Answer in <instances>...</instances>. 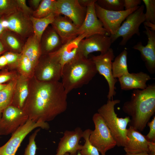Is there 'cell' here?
Instances as JSON below:
<instances>
[{
  "label": "cell",
  "instance_id": "50",
  "mask_svg": "<svg viewBox=\"0 0 155 155\" xmlns=\"http://www.w3.org/2000/svg\"><path fill=\"white\" fill-rule=\"evenodd\" d=\"M2 113L1 112H0V119L1 118L2 116Z\"/></svg>",
  "mask_w": 155,
  "mask_h": 155
},
{
  "label": "cell",
  "instance_id": "42",
  "mask_svg": "<svg viewBox=\"0 0 155 155\" xmlns=\"http://www.w3.org/2000/svg\"><path fill=\"white\" fill-rule=\"evenodd\" d=\"M41 1V0H30L28 1L31 6L35 10L38 8Z\"/></svg>",
  "mask_w": 155,
  "mask_h": 155
},
{
  "label": "cell",
  "instance_id": "16",
  "mask_svg": "<svg viewBox=\"0 0 155 155\" xmlns=\"http://www.w3.org/2000/svg\"><path fill=\"white\" fill-rule=\"evenodd\" d=\"M144 26L146 30L144 32L148 39L147 44L144 46L140 41L133 48L140 52L146 68L150 73L153 74L155 73V32Z\"/></svg>",
  "mask_w": 155,
  "mask_h": 155
},
{
  "label": "cell",
  "instance_id": "18",
  "mask_svg": "<svg viewBox=\"0 0 155 155\" xmlns=\"http://www.w3.org/2000/svg\"><path fill=\"white\" fill-rule=\"evenodd\" d=\"M51 25L61 38L63 44L78 36V28L71 20L65 16H55Z\"/></svg>",
  "mask_w": 155,
  "mask_h": 155
},
{
  "label": "cell",
  "instance_id": "3",
  "mask_svg": "<svg viewBox=\"0 0 155 155\" xmlns=\"http://www.w3.org/2000/svg\"><path fill=\"white\" fill-rule=\"evenodd\" d=\"M97 73L91 58L80 56L63 65L61 83L68 94L87 84Z\"/></svg>",
  "mask_w": 155,
  "mask_h": 155
},
{
  "label": "cell",
  "instance_id": "1",
  "mask_svg": "<svg viewBox=\"0 0 155 155\" xmlns=\"http://www.w3.org/2000/svg\"><path fill=\"white\" fill-rule=\"evenodd\" d=\"M28 87L22 109L29 119L47 122L66 110L67 93L61 82H42L34 75L29 79Z\"/></svg>",
  "mask_w": 155,
  "mask_h": 155
},
{
  "label": "cell",
  "instance_id": "28",
  "mask_svg": "<svg viewBox=\"0 0 155 155\" xmlns=\"http://www.w3.org/2000/svg\"><path fill=\"white\" fill-rule=\"evenodd\" d=\"M17 77L8 82L6 87L0 91L1 112L2 113L5 108L11 104Z\"/></svg>",
  "mask_w": 155,
  "mask_h": 155
},
{
  "label": "cell",
  "instance_id": "19",
  "mask_svg": "<svg viewBox=\"0 0 155 155\" xmlns=\"http://www.w3.org/2000/svg\"><path fill=\"white\" fill-rule=\"evenodd\" d=\"M86 37L85 34L78 35L75 39L63 44L56 51L49 55L56 59L63 67L65 64L81 56L79 51V44Z\"/></svg>",
  "mask_w": 155,
  "mask_h": 155
},
{
  "label": "cell",
  "instance_id": "13",
  "mask_svg": "<svg viewBox=\"0 0 155 155\" xmlns=\"http://www.w3.org/2000/svg\"><path fill=\"white\" fill-rule=\"evenodd\" d=\"M3 16L7 22V30L21 38L28 37L34 34L30 16L19 9Z\"/></svg>",
  "mask_w": 155,
  "mask_h": 155
},
{
  "label": "cell",
  "instance_id": "23",
  "mask_svg": "<svg viewBox=\"0 0 155 155\" xmlns=\"http://www.w3.org/2000/svg\"><path fill=\"white\" fill-rule=\"evenodd\" d=\"M29 79L18 73L11 105L23 108L29 93Z\"/></svg>",
  "mask_w": 155,
  "mask_h": 155
},
{
  "label": "cell",
  "instance_id": "15",
  "mask_svg": "<svg viewBox=\"0 0 155 155\" xmlns=\"http://www.w3.org/2000/svg\"><path fill=\"white\" fill-rule=\"evenodd\" d=\"M96 1L94 0L87 7L85 18L78 29V35L85 34L87 37L97 34L110 36V34L104 28L102 23L96 16L95 9V3Z\"/></svg>",
  "mask_w": 155,
  "mask_h": 155
},
{
  "label": "cell",
  "instance_id": "35",
  "mask_svg": "<svg viewBox=\"0 0 155 155\" xmlns=\"http://www.w3.org/2000/svg\"><path fill=\"white\" fill-rule=\"evenodd\" d=\"M146 6L145 21L155 24V0H142Z\"/></svg>",
  "mask_w": 155,
  "mask_h": 155
},
{
  "label": "cell",
  "instance_id": "40",
  "mask_svg": "<svg viewBox=\"0 0 155 155\" xmlns=\"http://www.w3.org/2000/svg\"><path fill=\"white\" fill-rule=\"evenodd\" d=\"M141 2V0H124V10H129L139 6Z\"/></svg>",
  "mask_w": 155,
  "mask_h": 155
},
{
  "label": "cell",
  "instance_id": "47",
  "mask_svg": "<svg viewBox=\"0 0 155 155\" xmlns=\"http://www.w3.org/2000/svg\"><path fill=\"white\" fill-rule=\"evenodd\" d=\"M125 155H151L150 154L146 153H141L135 154H131L126 153Z\"/></svg>",
  "mask_w": 155,
  "mask_h": 155
},
{
  "label": "cell",
  "instance_id": "34",
  "mask_svg": "<svg viewBox=\"0 0 155 155\" xmlns=\"http://www.w3.org/2000/svg\"><path fill=\"white\" fill-rule=\"evenodd\" d=\"M19 9L16 0H0V13L4 16Z\"/></svg>",
  "mask_w": 155,
  "mask_h": 155
},
{
  "label": "cell",
  "instance_id": "39",
  "mask_svg": "<svg viewBox=\"0 0 155 155\" xmlns=\"http://www.w3.org/2000/svg\"><path fill=\"white\" fill-rule=\"evenodd\" d=\"M150 128L148 133L145 135L147 140L149 141L155 142V117L154 116L152 120L147 124Z\"/></svg>",
  "mask_w": 155,
  "mask_h": 155
},
{
  "label": "cell",
  "instance_id": "24",
  "mask_svg": "<svg viewBox=\"0 0 155 155\" xmlns=\"http://www.w3.org/2000/svg\"><path fill=\"white\" fill-rule=\"evenodd\" d=\"M21 53L28 58L35 69L42 55V51L40 42L34 34L28 38Z\"/></svg>",
  "mask_w": 155,
  "mask_h": 155
},
{
  "label": "cell",
  "instance_id": "17",
  "mask_svg": "<svg viewBox=\"0 0 155 155\" xmlns=\"http://www.w3.org/2000/svg\"><path fill=\"white\" fill-rule=\"evenodd\" d=\"M83 131L77 127L73 131L66 130L60 138L55 155H64L69 153L71 155H76L78 151L81 150L82 145L79 144L83 137Z\"/></svg>",
  "mask_w": 155,
  "mask_h": 155
},
{
  "label": "cell",
  "instance_id": "38",
  "mask_svg": "<svg viewBox=\"0 0 155 155\" xmlns=\"http://www.w3.org/2000/svg\"><path fill=\"white\" fill-rule=\"evenodd\" d=\"M19 9L26 15L32 16L33 10L26 5L25 0H16Z\"/></svg>",
  "mask_w": 155,
  "mask_h": 155
},
{
  "label": "cell",
  "instance_id": "25",
  "mask_svg": "<svg viewBox=\"0 0 155 155\" xmlns=\"http://www.w3.org/2000/svg\"><path fill=\"white\" fill-rule=\"evenodd\" d=\"M20 37L13 32L6 30L0 38L8 51L21 53L24 44Z\"/></svg>",
  "mask_w": 155,
  "mask_h": 155
},
{
  "label": "cell",
  "instance_id": "41",
  "mask_svg": "<svg viewBox=\"0 0 155 155\" xmlns=\"http://www.w3.org/2000/svg\"><path fill=\"white\" fill-rule=\"evenodd\" d=\"M7 21L3 16L0 18V38L6 30H7Z\"/></svg>",
  "mask_w": 155,
  "mask_h": 155
},
{
  "label": "cell",
  "instance_id": "14",
  "mask_svg": "<svg viewBox=\"0 0 155 155\" xmlns=\"http://www.w3.org/2000/svg\"><path fill=\"white\" fill-rule=\"evenodd\" d=\"M112 44L110 36L97 34L84 38L79 45L80 54L86 58L91 53L100 52L103 54L111 48Z\"/></svg>",
  "mask_w": 155,
  "mask_h": 155
},
{
  "label": "cell",
  "instance_id": "4",
  "mask_svg": "<svg viewBox=\"0 0 155 155\" xmlns=\"http://www.w3.org/2000/svg\"><path fill=\"white\" fill-rule=\"evenodd\" d=\"M120 102L119 100H108L107 102L98 110V113L102 117L109 129L118 147H124L128 141L127 126L130 118L126 116L119 118L115 112V105Z\"/></svg>",
  "mask_w": 155,
  "mask_h": 155
},
{
  "label": "cell",
  "instance_id": "33",
  "mask_svg": "<svg viewBox=\"0 0 155 155\" xmlns=\"http://www.w3.org/2000/svg\"><path fill=\"white\" fill-rule=\"evenodd\" d=\"M96 3L106 10L114 11L124 10V0H96Z\"/></svg>",
  "mask_w": 155,
  "mask_h": 155
},
{
  "label": "cell",
  "instance_id": "31",
  "mask_svg": "<svg viewBox=\"0 0 155 155\" xmlns=\"http://www.w3.org/2000/svg\"><path fill=\"white\" fill-rule=\"evenodd\" d=\"M21 54L16 69L17 72L29 79L34 76V69L28 58Z\"/></svg>",
  "mask_w": 155,
  "mask_h": 155
},
{
  "label": "cell",
  "instance_id": "43",
  "mask_svg": "<svg viewBox=\"0 0 155 155\" xmlns=\"http://www.w3.org/2000/svg\"><path fill=\"white\" fill-rule=\"evenodd\" d=\"M148 149L149 154L155 155V142H149L148 143Z\"/></svg>",
  "mask_w": 155,
  "mask_h": 155
},
{
  "label": "cell",
  "instance_id": "49",
  "mask_svg": "<svg viewBox=\"0 0 155 155\" xmlns=\"http://www.w3.org/2000/svg\"><path fill=\"white\" fill-rule=\"evenodd\" d=\"M64 155H70L69 153H66ZM76 155H82L81 154L79 151H78V154Z\"/></svg>",
  "mask_w": 155,
  "mask_h": 155
},
{
  "label": "cell",
  "instance_id": "9",
  "mask_svg": "<svg viewBox=\"0 0 155 155\" xmlns=\"http://www.w3.org/2000/svg\"><path fill=\"white\" fill-rule=\"evenodd\" d=\"M115 57L113 50L110 48L105 53L96 56L93 55L91 58L97 72L104 78L108 83L109 87L107 96L108 100H113V96L116 94L115 85L118 80L113 77L112 70V61Z\"/></svg>",
  "mask_w": 155,
  "mask_h": 155
},
{
  "label": "cell",
  "instance_id": "11",
  "mask_svg": "<svg viewBox=\"0 0 155 155\" xmlns=\"http://www.w3.org/2000/svg\"><path fill=\"white\" fill-rule=\"evenodd\" d=\"M139 6L122 11H110L102 8L96 2L95 3L96 16L102 23L104 28L110 35L115 34L127 17L137 10Z\"/></svg>",
  "mask_w": 155,
  "mask_h": 155
},
{
  "label": "cell",
  "instance_id": "36",
  "mask_svg": "<svg viewBox=\"0 0 155 155\" xmlns=\"http://www.w3.org/2000/svg\"><path fill=\"white\" fill-rule=\"evenodd\" d=\"M40 130V129H37L30 136L28 144L25 150L24 155H35L37 147L35 140Z\"/></svg>",
  "mask_w": 155,
  "mask_h": 155
},
{
  "label": "cell",
  "instance_id": "30",
  "mask_svg": "<svg viewBox=\"0 0 155 155\" xmlns=\"http://www.w3.org/2000/svg\"><path fill=\"white\" fill-rule=\"evenodd\" d=\"M56 2V0H41L38 8L33 11L32 16L41 18L51 14H55Z\"/></svg>",
  "mask_w": 155,
  "mask_h": 155
},
{
  "label": "cell",
  "instance_id": "32",
  "mask_svg": "<svg viewBox=\"0 0 155 155\" xmlns=\"http://www.w3.org/2000/svg\"><path fill=\"white\" fill-rule=\"evenodd\" d=\"M92 130L88 129L83 131V137L85 141L82 148L80 151L82 155H100L97 149L90 142L89 137Z\"/></svg>",
  "mask_w": 155,
  "mask_h": 155
},
{
  "label": "cell",
  "instance_id": "26",
  "mask_svg": "<svg viewBox=\"0 0 155 155\" xmlns=\"http://www.w3.org/2000/svg\"><path fill=\"white\" fill-rule=\"evenodd\" d=\"M127 52L124 49L115 59L112 64V70L113 77L119 78L129 73L127 65Z\"/></svg>",
  "mask_w": 155,
  "mask_h": 155
},
{
  "label": "cell",
  "instance_id": "5",
  "mask_svg": "<svg viewBox=\"0 0 155 155\" xmlns=\"http://www.w3.org/2000/svg\"><path fill=\"white\" fill-rule=\"evenodd\" d=\"M92 120L95 129L92 130L89 140L101 155H106L107 151L117 145L116 142L103 119L98 113L94 114Z\"/></svg>",
  "mask_w": 155,
  "mask_h": 155
},
{
  "label": "cell",
  "instance_id": "45",
  "mask_svg": "<svg viewBox=\"0 0 155 155\" xmlns=\"http://www.w3.org/2000/svg\"><path fill=\"white\" fill-rule=\"evenodd\" d=\"M144 26L147 27L150 30L155 31V24L150 22L145 21L143 22Z\"/></svg>",
  "mask_w": 155,
  "mask_h": 155
},
{
  "label": "cell",
  "instance_id": "10",
  "mask_svg": "<svg viewBox=\"0 0 155 155\" xmlns=\"http://www.w3.org/2000/svg\"><path fill=\"white\" fill-rule=\"evenodd\" d=\"M0 119V135L13 134L28 119L22 109L11 105L2 112Z\"/></svg>",
  "mask_w": 155,
  "mask_h": 155
},
{
  "label": "cell",
  "instance_id": "7",
  "mask_svg": "<svg viewBox=\"0 0 155 155\" xmlns=\"http://www.w3.org/2000/svg\"><path fill=\"white\" fill-rule=\"evenodd\" d=\"M63 66L50 55H42L36 67L34 76L38 80L44 82L59 81L61 78Z\"/></svg>",
  "mask_w": 155,
  "mask_h": 155
},
{
  "label": "cell",
  "instance_id": "8",
  "mask_svg": "<svg viewBox=\"0 0 155 155\" xmlns=\"http://www.w3.org/2000/svg\"><path fill=\"white\" fill-rule=\"evenodd\" d=\"M38 127L48 129L49 126L46 122H36L28 119L25 124L12 134L9 140L0 147V155H15L25 137L32 130Z\"/></svg>",
  "mask_w": 155,
  "mask_h": 155
},
{
  "label": "cell",
  "instance_id": "44",
  "mask_svg": "<svg viewBox=\"0 0 155 155\" xmlns=\"http://www.w3.org/2000/svg\"><path fill=\"white\" fill-rule=\"evenodd\" d=\"M94 0H78L80 5L82 7H87V6Z\"/></svg>",
  "mask_w": 155,
  "mask_h": 155
},
{
  "label": "cell",
  "instance_id": "51",
  "mask_svg": "<svg viewBox=\"0 0 155 155\" xmlns=\"http://www.w3.org/2000/svg\"><path fill=\"white\" fill-rule=\"evenodd\" d=\"M2 16H3L0 13V18Z\"/></svg>",
  "mask_w": 155,
  "mask_h": 155
},
{
  "label": "cell",
  "instance_id": "6",
  "mask_svg": "<svg viewBox=\"0 0 155 155\" xmlns=\"http://www.w3.org/2000/svg\"><path fill=\"white\" fill-rule=\"evenodd\" d=\"M144 9V5L140 6L137 10L127 17L116 33L110 35L112 43L121 37L122 38L119 45L124 46L134 34L140 36L139 27L145 21Z\"/></svg>",
  "mask_w": 155,
  "mask_h": 155
},
{
  "label": "cell",
  "instance_id": "37",
  "mask_svg": "<svg viewBox=\"0 0 155 155\" xmlns=\"http://www.w3.org/2000/svg\"><path fill=\"white\" fill-rule=\"evenodd\" d=\"M17 72L14 70L3 69L0 70V84L8 83L15 79L18 75Z\"/></svg>",
  "mask_w": 155,
  "mask_h": 155
},
{
  "label": "cell",
  "instance_id": "21",
  "mask_svg": "<svg viewBox=\"0 0 155 155\" xmlns=\"http://www.w3.org/2000/svg\"><path fill=\"white\" fill-rule=\"evenodd\" d=\"M151 79L149 75L140 71L136 73H129L118 78V81L122 90H142L147 87L146 82Z\"/></svg>",
  "mask_w": 155,
  "mask_h": 155
},
{
  "label": "cell",
  "instance_id": "20",
  "mask_svg": "<svg viewBox=\"0 0 155 155\" xmlns=\"http://www.w3.org/2000/svg\"><path fill=\"white\" fill-rule=\"evenodd\" d=\"M128 141L124 149L126 153L135 154L146 153L149 154V141L140 132L129 126L127 128Z\"/></svg>",
  "mask_w": 155,
  "mask_h": 155
},
{
  "label": "cell",
  "instance_id": "29",
  "mask_svg": "<svg viewBox=\"0 0 155 155\" xmlns=\"http://www.w3.org/2000/svg\"><path fill=\"white\" fill-rule=\"evenodd\" d=\"M21 55V53L7 51L1 55L0 70H12L17 69Z\"/></svg>",
  "mask_w": 155,
  "mask_h": 155
},
{
  "label": "cell",
  "instance_id": "27",
  "mask_svg": "<svg viewBox=\"0 0 155 155\" xmlns=\"http://www.w3.org/2000/svg\"><path fill=\"white\" fill-rule=\"evenodd\" d=\"M54 14L43 18H38L32 16L30 17L32 23L34 35L40 41L44 32L50 24L53 23L55 16Z\"/></svg>",
  "mask_w": 155,
  "mask_h": 155
},
{
  "label": "cell",
  "instance_id": "48",
  "mask_svg": "<svg viewBox=\"0 0 155 155\" xmlns=\"http://www.w3.org/2000/svg\"><path fill=\"white\" fill-rule=\"evenodd\" d=\"M7 83L5 84H0V91L5 88L7 85Z\"/></svg>",
  "mask_w": 155,
  "mask_h": 155
},
{
  "label": "cell",
  "instance_id": "12",
  "mask_svg": "<svg viewBox=\"0 0 155 155\" xmlns=\"http://www.w3.org/2000/svg\"><path fill=\"white\" fill-rule=\"evenodd\" d=\"M87 10V8L81 6L78 0H56L55 14L68 18L79 28L85 19Z\"/></svg>",
  "mask_w": 155,
  "mask_h": 155
},
{
  "label": "cell",
  "instance_id": "2",
  "mask_svg": "<svg viewBox=\"0 0 155 155\" xmlns=\"http://www.w3.org/2000/svg\"><path fill=\"white\" fill-rule=\"evenodd\" d=\"M122 110L131 117L129 126L143 131L155 112V84L144 90H134L130 99L124 103Z\"/></svg>",
  "mask_w": 155,
  "mask_h": 155
},
{
  "label": "cell",
  "instance_id": "46",
  "mask_svg": "<svg viewBox=\"0 0 155 155\" xmlns=\"http://www.w3.org/2000/svg\"><path fill=\"white\" fill-rule=\"evenodd\" d=\"M8 51L1 40L0 39V56L3 53Z\"/></svg>",
  "mask_w": 155,
  "mask_h": 155
},
{
  "label": "cell",
  "instance_id": "22",
  "mask_svg": "<svg viewBox=\"0 0 155 155\" xmlns=\"http://www.w3.org/2000/svg\"><path fill=\"white\" fill-rule=\"evenodd\" d=\"M63 45L62 40L52 26L48 27L43 33L41 40L42 55L55 52Z\"/></svg>",
  "mask_w": 155,
  "mask_h": 155
}]
</instances>
